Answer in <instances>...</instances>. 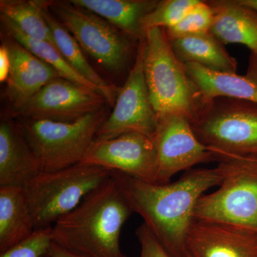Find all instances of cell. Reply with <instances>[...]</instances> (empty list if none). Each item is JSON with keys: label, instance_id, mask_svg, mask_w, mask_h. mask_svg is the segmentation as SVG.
<instances>
[{"label": "cell", "instance_id": "6da1fadb", "mask_svg": "<svg viewBox=\"0 0 257 257\" xmlns=\"http://www.w3.org/2000/svg\"><path fill=\"white\" fill-rule=\"evenodd\" d=\"M133 212L171 256L187 257L186 239L197 202L204 192L219 186V167L189 171L172 183H149L118 171H111Z\"/></svg>", "mask_w": 257, "mask_h": 257}, {"label": "cell", "instance_id": "7a4b0ae2", "mask_svg": "<svg viewBox=\"0 0 257 257\" xmlns=\"http://www.w3.org/2000/svg\"><path fill=\"white\" fill-rule=\"evenodd\" d=\"M133 211L112 175L52 227L57 246L87 257H127L120 234Z\"/></svg>", "mask_w": 257, "mask_h": 257}, {"label": "cell", "instance_id": "3957f363", "mask_svg": "<svg viewBox=\"0 0 257 257\" xmlns=\"http://www.w3.org/2000/svg\"><path fill=\"white\" fill-rule=\"evenodd\" d=\"M141 41L144 73L157 116L182 115L192 124L202 111V97L176 56L165 29L147 30Z\"/></svg>", "mask_w": 257, "mask_h": 257}, {"label": "cell", "instance_id": "277c9868", "mask_svg": "<svg viewBox=\"0 0 257 257\" xmlns=\"http://www.w3.org/2000/svg\"><path fill=\"white\" fill-rule=\"evenodd\" d=\"M111 175L103 167L82 163L52 172L40 171L23 187L35 230L52 227Z\"/></svg>", "mask_w": 257, "mask_h": 257}, {"label": "cell", "instance_id": "5b68a950", "mask_svg": "<svg viewBox=\"0 0 257 257\" xmlns=\"http://www.w3.org/2000/svg\"><path fill=\"white\" fill-rule=\"evenodd\" d=\"M217 167L221 183L215 192L199 199L194 220L224 223L257 232V157H225Z\"/></svg>", "mask_w": 257, "mask_h": 257}, {"label": "cell", "instance_id": "8992f818", "mask_svg": "<svg viewBox=\"0 0 257 257\" xmlns=\"http://www.w3.org/2000/svg\"><path fill=\"white\" fill-rule=\"evenodd\" d=\"M107 106L73 122L22 119L17 121L41 171L52 172L80 164L109 116Z\"/></svg>", "mask_w": 257, "mask_h": 257}, {"label": "cell", "instance_id": "52a82bcc", "mask_svg": "<svg viewBox=\"0 0 257 257\" xmlns=\"http://www.w3.org/2000/svg\"><path fill=\"white\" fill-rule=\"evenodd\" d=\"M198 140L219 157H257V104L218 97L203 104L192 124Z\"/></svg>", "mask_w": 257, "mask_h": 257}, {"label": "cell", "instance_id": "ba28073f", "mask_svg": "<svg viewBox=\"0 0 257 257\" xmlns=\"http://www.w3.org/2000/svg\"><path fill=\"white\" fill-rule=\"evenodd\" d=\"M49 8L82 50L102 67L122 72L133 53L131 39L109 22L69 1H48Z\"/></svg>", "mask_w": 257, "mask_h": 257}, {"label": "cell", "instance_id": "9c48e42d", "mask_svg": "<svg viewBox=\"0 0 257 257\" xmlns=\"http://www.w3.org/2000/svg\"><path fill=\"white\" fill-rule=\"evenodd\" d=\"M158 116L149 95L140 41L135 62L118 94L113 110L96 134L95 142L105 141L124 134L137 133L153 139Z\"/></svg>", "mask_w": 257, "mask_h": 257}, {"label": "cell", "instance_id": "30bf717a", "mask_svg": "<svg viewBox=\"0 0 257 257\" xmlns=\"http://www.w3.org/2000/svg\"><path fill=\"white\" fill-rule=\"evenodd\" d=\"M153 141L157 153L156 184L170 183L176 174L198 164L219 161L198 140L190 121L182 115L159 116Z\"/></svg>", "mask_w": 257, "mask_h": 257}, {"label": "cell", "instance_id": "8fae6325", "mask_svg": "<svg viewBox=\"0 0 257 257\" xmlns=\"http://www.w3.org/2000/svg\"><path fill=\"white\" fill-rule=\"evenodd\" d=\"M108 104L100 93L63 77L52 79L23 106L13 111L22 119L73 122Z\"/></svg>", "mask_w": 257, "mask_h": 257}, {"label": "cell", "instance_id": "7c38bea8", "mask_svg": "<svg viewBox=\"0 0 257 257\" xmlns=\"http://www.w3.org/2000/svg\"><path fill=\"white\" fill-rule=\"evenodd\" d=\"M81 163L118 171L143 182L156 184L155 143L153 139L143 134L127 133L105 141H94Z\"/></svg>", "mask_w": 257, "mask_h": 257}, {"label": "cell", "instance_id": "4fadbf2b", "mask_svg": "<svg viewBox=\"0 0 257 257\" xmlns=\"http://www.w3.org/2000/svg\"><path fill=\"white\" fill-rule=\"evenodd\" d=\"M185 248L187 257H257V232L224 223L194 220Z\"/></svg>", "mask_w": 257, "mask_h": 257}, {"label": "cell", "instance_id": "5bb4252c", "mask_svg": "<svg viewBox=\"0 0 257 257\" xmlns=\"http://www.w3.org/2000/svg\"><path fill=\"white\" fill-rule=\"evenodd\" d=\"M2 43L9 54L10 70L5 96L17 110L52 79L62 77L52 66L2 32Z\"/></svg>", "mask_w": 257, "mask_h": 257}, {"label": "cell", "instance_id": "9a60e30c", "mask_svg": "<svg viewBox=\"0 0 257 257\" xmlns=\"http://www.w3.org/2000/svg\"><path fill=\"white\" fill-rule=\"evenodd\" d=\"M40 171V162L18 122L3 119L0 124V187L23 188Z\"/></svg>", "mask_w": 257, "mask_h": 257}, {"label": "cell", "instance_id": "2e32d148", "mask_svg": "<svg viewBox=\"0 0 257 257\" xmlns=\"http://www.w3.org/2000/svg\"><path fill=\"white\" fill-rule=\"evenodd\" d=\"M215 15L211 33L224 45L239 44L257 54V13L239 0L208 1Z\"/></svg>", "mask_w": 257, "mask_h": 257}, {"label": "cell", "instance_id": "e0dca14e", "mask_svg": "<svg viewBox=\"0 0 257 257\" xmlns=\"http://www.w3.org/2000/svg\"><path fill=\"white\" fill-rule=\"evenodd\" d=\"M40 5L50 29L55 46L64 60L84 78L95 85L107 101L108 104L114 107L121 87L106 82L94 70L86 59L78 42L50 11L48 1L40 0Z\"/></svg>", "mask_w": 257, "mask_h": 257}, {"label": "cell", "instance_id": "ac0fdd59", "mask_svg": "<svg viewBox=\"0 0 257 257\" xmlns=\"http://www.w3.org/2000/svg\"><path fill=\"white\" fill-rule=\"evenodd\" d=\"M109 22L131 40L145 37L142 23L159 4L158 0H69Z\"/></svg>", "mask_w": 257, "mask_h": 257}, {"label": "cell", "instance_id": "d6986e66", "mask_svg": "<svg viewBox=\"0 0 257 257\" xmlns=\"http://www.w3.org/2000/svg\"><path fill=\"white\" fill-rule=\"evenodd\" d=\"M170 41L176 56L182 63L199 64L219 73H236L237 61L210 32Z\"/></svg>", "mask_w": 257, "mask_h": 257}, {"label": "cell", "instance_id": "ffe728a7", "mask_svg": "<svg viewBox=\"0 0 257 257\" xmlns=\"http://www.w3.org/2000/svg\"><path fill=\"white\" fill-rule=\"evenodd\" d=\"M34 231L24 189L0 187V253L26 239Z\"/></svg>", "mask_w": 257, "mask_h": 257}, {"label": "cell", "instance_id": "44dd1931", "mask_svg": "<svg viewBox=\"0 0 257 257\" xmlns=\"http://www.w3.org/2000/svg\"><path fill=\"white\" fill-rule=\"evenodd\" d=\"M184 65L204 104L218 97L234 98L257 104V85L246 76L213 72L197 64Z\"/></svg>", "mask_w": 257, "mask_h": 257}, {"label": "cell", "instance_id": "7402d4cb", "mask_svg": "<svg viewBox=\"0 0 257 257\" xmlns=\"http://www.w3.org/2000/svg\"><path fill=\"white\" fill-rule=\"evenodd\" d=\"M0 19L5 34L21 44L40 60L54 67L60 73L61 77L79 85L90 88L101 94L95 85L84 78L69 65L55 45L50 42L35 40L27 36L14 23L3 15H0Z\"/></svg>", "mask_w": 257, "mask_h": 257}, {"label": "cell", "instance_id": "603a6c76", "mask_svg": "<svg viewBox=\"0 0 257 257\" xmlns=\"http://www.w3.org/2000/svg\"><path fill=\"white\" fill-rule=\"evenodd\" d=\"M0 12L27 36L55 45L40 0H1Z\"/></svg>", "mask_w": 257, "mask_h": 257}, {"label": "cell", "instance_id": "cb8c5ba5", "mask_svg": "<svg viewBox=\"0 0 257 257\" xmlns=\"http://www.w3.org/2000/svg\"><path fill=\"white\" fill-rule=\"evenodd\" d=\"M214 10L208 1L199 0L177 25L165 30L170 40L211 31L214 22Z\"/></svg>", "mask_w": 257, "mask_h": 257}, {"label": "cell", "instance_id": "d4e9b609", "mask_svg": "<svg viewBox=\"0 0 257 257\" xmlns=\"http://www.w3.org/2000/svg\"><path fill=\"white\" fill-rule=\"evenodd\" d=\"M199 0H162L156 8L144 18V34L152 28L167 30L175 26Z\"/></svg>", "mask_w": 257, "mask_h": 257}, {"label": "cell", "instance_id": "484cf974", "mask_svg": "<svg viewBox=\"0 0 257 257\" xmlns=\"http://www.w3.org/2000/svg\"><path fill=\"white\" fill-rule=\"evenodd\" d=\"M52 243V227L35 230L26 239L0 253V257H43Z\"/></svg>", "mask_w": 257, "mask_h": 257}, {"label": "cell", "instance_id": "4316f807", "mask_svg": "<svg viewBox=\"0 0 257 257\" xmlns=\"http://www.w3.org/2000/svg\"><path fill=\"white\" fill-rule=\"evenodd\" d=\"M135 234L140 245V257H172L144 223L136 229Z\"/></svg>", "mask_w": 257, "mask_h": 257}, {"label": "cell", "instance_id": "83f0119b", "mask_svg": "<svg viewBox=\"0 0 257 257\" xmlns=\"http://www.w3.org/2000/svg\"><path fill=\"white\" fill-rule=\"evenodd\" d=\"M10 70V60L9 54L6 47L1 44L0 47V81L7 82L9 77Z\"/></svg>", "mask_w": 257, "mask_h": 257}, {"label": "cell", "instance_id": "f1b7e54d", "mask_svg": "<svg viewBox=\"0 0 257 257\" xmlns=\"http://www.w3.org/2000/svg\"><path fill=\"white\" fill-rule=\"evenodd\" d=\"M43 257H87L80 256V255L76 254L64 248L57 246L55 243H52V246L48 250L46 254Z\"/></svg>", "mask_w": 257, "mask_h": 257}, {"label": "cell", "instance_id": "f546056e", "mask_svg": "<svg viewBox=\"0 0 257 257\" xmlns=\"http://www.w3.org/2000/svg\"><path fill=\"white\" fill-rule=\"evenodd\" d=\"M245 76L257 85V54L253 52L250 54L247 70Z\"/></svg>", "mask_w": 257, "mask_h": 257}, {"label": "cell", "instance_id": "4dcf8cb0", "mask_svg": "<svg viewBox=\"0 0 257 257\" xmlns=\"http://www.w3.org/2000/svg\"><path fill=\"white\" fill-rule=\"evenodd\" d=\"M241 5L247 7L257 13V0H239Z\"/></svg>", "mask_w": 257, "mask_h": 257}]
</instances>
